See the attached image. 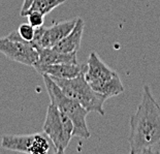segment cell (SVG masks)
<instances>
[{"mask_svg": "<svg viewBox=\"0 0 160 154\" xmlns=\"http://www.w3.org/2000/svg\"><path fill=\"white\" fill-rule=\"evenodd\" d=\"M0 52L8 59L28 66H34L39 59L38 50L34 44L22 38L18 31L0 37Z\"/></svg>", "mask_w": 160, "mask_h": 154, "instance_id": "obj_6", "label": "cell"}, {"mask_svg": "<svg viewBox=\"0 0 160 154\" xmlns=\"http://www.w3.org/2000/svg\"><path fill=\"white\" fill-rule=\"evenodd\" d=\"M129 147L131 154L160 153V105L145 85L137 111L130 117Z\"/></svg>", "mask_w": 160, "mask_h": 154, "instance_id": "obj_1", "label": "cell"}, {"mask_svg": "<svg viewBox=\"0 0 160 154\" xmlns=\"http://www.w3.org/2000/svg\"><path fill=\"white\" fill-rule=\"evenodd\" d=\"M39 59L37 63L42 64H60V63H78L77 53H63L54 48H39Z\"/></svg>", "mask_w": 160, "mask_h": 154, "instance_id": "obj_11", "label": "cell"}, {"mask_svg": "<svg viewBox=\"0 0 160 154\" xmlns=\"http://www.w3.org/2000/svg\"><path fill=\"white\" fill-rule=\"evenodd\" d=\"M34 1H35V0H24V3H23V6H22V9H21V16L24 17L25 13L28 11L29 8L31 6V4Z\"/></svg>", "mask_w": 160, "mask_h": 154, "instance_id": "obj_15", "label": "cell"}, {"mask_svg": "<svg viewBox=\"0 0 160 154\" xmlns=\"http://www.w3.org/2000/svg\"><path fill=\"white\" fill-rule=\"evenodd\" d=\"M43 132L53 143L55 152L63 153L73 136V123L56 105L50 104L47 109Z\"/></svg>", "mask_w": 160, "mask_h": 154, "instance_id": "obj_5", "label": "cell"}, {"mask_svg": "<svg viewBox=\"0 0 160 154\" xmlns=\"http://www.w3.org/2000/svg\"><path fill=\"white\" fill-rule=\"evenodd\" d=\"M18 32L20 34V36L24 38L25 40H28V42H32L33 37H34V32H35V28L30 24H22L20 25Z\"/></svg>", "mask_w": 160, "mask_h": 154, "instance_id": "obj_14", "label": "cell"}, {"mask_svg": "<svg viewBox=\"0 0 160 154\" xmlns=\"http://www.w3.org/2000/svg\"><path fill=\"white\" fill-rule=\"evenodd\" d=\"M35 70L40 74H48L53 78H61V79H71L78 77L80 74H85L87 69L86 64L79 63H60V64H42L36 63L34 66Z\"/></svg>", "mask_w": 160, "mask_h": 154, "instance_id": "obj_9", "label": "cell"}, {"mask_svg": "<svg viewBox=\"0 0 160 154\" xmlns=\"http://www.w3.org/2000/svg\"><path fill=\"white\" fill-rule=\"evenodd\" d=\"M27 18H28V22L30 25H32L34 28H38L43 25L45 22V15H42L39 12H29L26 13Z\"/></svg>", "mask_w": 160, "mask_h": 154, "instance_id": "obj_13", "label": "cell"}, {"mask_svg": "<svg viewBox=\"0 0 160 154\" xmlns=\"http://www.w3.org/2000/svg\"><path fill=\"white\" fill-rule=\"evenodd\" d=\"M85 23L82 19L78 18L77 23L74 25L71 32L66 35L62 40H60L56 46L53 48L57 51L63 53H77L79 51L82 43V37H83Z\"/></svg>", "mask_w": 160, "mask_h": 154, "instance_id": "obj_10", "label": "cell"}, {"mask_svg": "<svg viewBox=\"0 0 160 154\" xmlns=\"http://www.w3.org/2000/svg\"><path fill=\"white\" fill-rule=\"evenodd\" d=\"M77 23V19L67 20L60 23H56L51 27H38L35 28L34 37L32 39V44L36 49L39 48H53L54 46L62 40L64 37L71 32L74 25Z\"/></svg>", "mask_w": 160, "mask_h": 154, "instance_id": "obj_8", "label": "cell"}, {"mask_svg": "<svg viewBox=\"0 0 160 154\" xmlns=\"http://www.w3.org/2000/svg\"><path fill=\"white\" fill-rule=\"evenodd\" d=\"M85 78L94 91L108 98L124 92V86L117 71L108 66L95 52L88 57Z\"/></svg>", "mask_w": 160, "mask_h": 154, "instance_id": "obj_3", "label": "cell"}, {"mask_svg": "<svg viewBox=\"0 0 160 154\" xmlns=\"http://www.w3.org/2000/svg\"><path fill=\"white\" fill-rule=\"evenodd\" d=\"M45 82L48 94H49L51 104L59 109L65 114L73 123V136L88 139L90 136V131L88 129L86 117L88 112L83 105L77 100L67 96L61 88L55 83V81L48 74H42Z\"/></svg>", "mask_w": 160, "mask_h": 154, "instance_id": "obj_2", "label": "cell"}, {"mask_svg": "<svg viewBox=\"0 0 160 154\" xmlns=\"http://www.w3.org/2000/svg\"><path fill=\"white\" fill-rule=\"evenodd\" d=\"M63 2H65V0H35L24 16L29 12H39L46 16Z\"/></svg>", "mask_w": 160, "mask_h": 154, "instance_id": "obj_12", "label": "cell"}, {"mask_svg": "<svg viewBox=\"0 0 160 154\" xmlns=\"http://www.w3.org/2000/svg\"><path fill=\"white\" fill-rule=\"evenodd\" d=\"M1 147L11 151L30 154H46L50 150V139L45 132L30 135L3 136Z\"/></svg>", "mask_w": 160, "mask_h": 154, "instance_id": "obj_7", "label": "cell"}, {"mask_svg": "<svg viewBox=\"0 0 160 154\" xmlns=\"http://www.w3.org/2000/svg\"><path fill=\"white\" fill-rule=\"evenodd\" d=\"M51 78L67 96L77 100L89 113L95 112L102 116L104 115L103 105L108 97L91 88L85 78V74L71 79Z\"/></svg>", "mask_w": 160, "mask_h": 154, "instance_id": "obj_4", "label": "cell"}]
</instances>
